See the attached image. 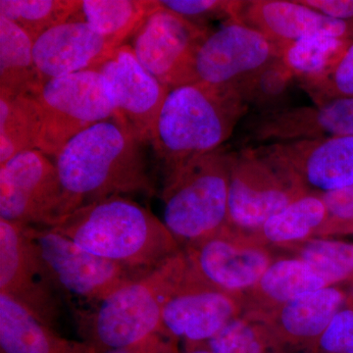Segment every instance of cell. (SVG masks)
<instances>
[{"mask_svg":"<svg viewBox=\"0 0 353 353\" xmlns=\"http://www.w3.org/2000/svg\"><path fill=\"white\" fill-rule=\"evenodd\" d=\"M143 145L116 118L101 121L69 141L54 163L71 213L109 197L152 196L154 185Z\"/></svg>","mask_w":353,"mask_h":353,"instance_id":"cell-1","label":"cell"},{"mask_svg":"<svg viewBox=\"0 0 353 353\" xmlns=\"http://www.w3.org/2000/svg\"><path fill=\"white\" fill-rule=\"evenodd\" d=\"M248 110L238 88L185 83L169 88L150 139L163 178L223 148Z\"/></svg>","mask_w":353,"mask_h":353,"instance_id":"cell-2","label":"cell"},{"mask_svg":"<svg viewBox=\"0 0 353 353\" xmlns=\"http://www.w3.org/2000/svg\"><path fill=\"white\" fill-rule=\"evenodd\" d=\"M52 229L97 256L138 271L152 270L182 250L163 221L127 196L81 206Z\"/></svg>","mask_w":353,"mask_h":353,"instance_id":"cell-3","label":"cell"},{"mask_svg":"<svg viewBox=\"0 0 353 353\" xmlns=\"http://www.w3.org/2000/svg\"><path fill=\"white\" fill-rule=\"evenodd\" d=\"M187 269L188 260L182 250L101 303L74 311L82 341L103 353L161 332L165 304Z\"/></svg>","mask_w":353,"mask_h":353,"instance_id":"cell-4","label":"cell"},{"mask_svg":"<svg viewBox=\"0 0 353 353\" xmlns=\"http://www.w3.org/2000/svg\"><path fill=\"white\" fill-rule=\"evenodd\" d=\"M232 155L221 148L163 178V223L181 248L229 229Z\"/></svg>","mask_w":353,"mask_h":353,"instance_id":"cell-5","label":"cell"},{"mask_svg":"<svg viewBox=\"0 0 353 353\" xmlns=\"http://www.w3.org/2000/svg\"><path fill=\"white\" fill-rule=\"evenodd\" d=\"M309 190L294 169L267 145L232 155L229 231L246 238Z\"/></svg>","mask_w":353,"mask_h":353,"instance_id":"cell-6","label":"cell"},{"mask_svg":"<svg viewBox=\"0 0 353 353\" xmlns=\"http://www.w3.org/2000/svg\"><path fill=\"white\" fill-rule=\"evenodd\" d=\"M25 229L53 284L62 297L68 299L74 311L101 303L116 290L148 273L97 256L50 228Z\"/></svg>","mask_w":353,"mask_h":353,"instance_id":"cell-7","label":"cell"},{"mask_svg":"<svg viewBox=\"0 0 353 353\" xmlns=\"http://www.w3.org/2000/svg\"><path fill=\"white\" fill-rule=\"evenodd\" d=\"M278 57L277 46L261 32L241 21H228L196 44L170 88L185 83L238 88Z\"/></svg>","mask_w":353,"mask_h":353,"instance_id":"cell-8","label":"cell"},{"mask_svg":"<svg viewBox=\"0 0 353 353\" xmlns=\"http://www.w3.org/2000/svg\"><path fill=\"white\" fill-rule=\"evenodd\" d=\"M41 113L39 150L55 157L74 137L101 121L116 117L105 82L97 69L43 83L36 94Z\"/></svg>","mask_w":353,"mask_h":353,"instance_id":"cell-9","label":"cell"},{"mask_svg":"<svg viewBox=\"0 0 353 353\" xmlns=\"http://www.w3.org/2000/svg\"><path fill=\"white\" fill-rule=\"evenodd\" d=\"M54 161L41 150L0 165V219L21 226L57 227L70 215Z\"/></svg>","mask_w":353,"mask_h":353,"instance_id":"cell-10","label":"cell"},{"mask_svg":"<svg viewBox=\"0 0 353 353\" xmlns=\"http://www.w3.org/2000/svg\"><path fill=\"white\" fill-rule=\"evenodd\" d=\"M0 294L10 297L46 326L54 329L62 297L28 236L25 226L0 219Z\"/></svg>","mask_w":353,"mask_h":353,"instance_id":"cell-11","label":"cell"},{"mask_svg":"<svg viewBox=\"0 0 353 353\" xmlns=\"http://www.w3.org/2000/svg\"><path fill=\"white\" fill-rule=\"evenodd\" d=\"M243 314L238 296L204 282L188 261L183 280L165 304L161 332L185 345H197L206 343Z\"/></svg>","mask_w":353,"mask_h":353,"instance_id":"cell-12","label":"cell"},{"mask_svg":"<svg viewBox=\"0 0 353 353\" xmlns=\"http://www.w3.org/2000/svg\"><path fill=\"white\" fill-rule=\"evenodd\" d=\"M94 69L103 77L116 119L141 143H150L169 88L141 64L130 44L118 48Z\"/></svg>","mask_w":353,"mask_h":353,"instance_id":"cell-13","label":"cell"},{"mask_svg":"<svg viewBox=\"0 0 353 353\" xmlns=\"http://www.w3.org/2000/svg\"><path fill=\"white\" fill-rule=\"evenodd\" d=\"M190 268L204 282L240 296L259 282L275 260L267 246L224 233L183 248Z\"/></svg>","mask_w":353,"mask_h":353,"instance_id":"cell-14","label":"cell"},{"mask_svg":"<svg viewBox=\"0 0 353 353\" xmlns=\"http://www.w3.org/2000/svg\"><path fill=\"white\" fill-rule=\"evenodd\" d=\"M246 132V139L259 145L353 137V97L256 114L248 123Z\"/></svg>","mask_w":353,"mask_h":353,"instance_id":"cell-15","label":"cell"},{"mask_svg":"<svg viewBox=\"0 0 353 353\" xmlns=\"http://www.w3.org/2000/svg\"><path fill=\"white\" fill-rule=\"evenodd\" d=\"M211 29L197 27L160 6L139 26L131 48L141 64L170 88L176 74Z\"/></svg>","mask_w":353,"mask_h":353,"instance_id":"cell-16","label":"cell"},{"mask_svg":"<svg viewBox=\"0 0 353 353\" xmlns=\"http://www.w3.org/2000/svg\"><path fill=\"white\" fill-rule=\"evenodd\" d=\"M120 48L79 18L48 30L34 41V63L43 83L97 68Z\"/></svg>","mask_w":353,"mask_h":353,"instance_id":"cell-17","label":"cell"},{"mask_svg":"<svg viewBox=\"0 0 353 353\" xmlns=\"http://www.w3.org/2000/svg\"><path fill=\"white\" fill-rule=\"evenodd\" d=\"M238 21L261 32L278 50L317 34L353 41V21L331 19L299 0L241 1Z\"/></svg>","mask_w":353,"mask_h":353,"instance_id":"cell-18","label":"cell"},{"mask_svg":"<svg viewBox=\"0 0 353 353\" xmlns=\"http://www.w3.org/2000/svg\"><path fill=\"white\" fill-rule=\"evenodd\" d=\"M266 145L294 169L310 192L326 194L353 185V137Z\"/></svg>","mask_w":353,"mask_h":353,"instance_id":"cell-19","label":"cell"},{"mask_svg":"<svg viewBox=\"0 0 353 353\" xmlns=\"http://www.w3.org/2000/svg\"><path fill=\"white\" fill-rule=\"evenodd\" d=\"M350 296V290L331 285L301 294L257 318L270 327L288 350L312 353L316 343Z\"/></svg>","mask_w":353,"mask_h":353,"instance_id":"cell-20","label":"cell"},{"mask_svg":"<svg viewBox=\"0 0 353 353\" xmlns=\"http://www.w3.org/2000/svg\"><path fill=\"white\" fill-rule=\"evenodd\" d=\"M331 287L303 260L297 257L272 262L252 289L239 296L243 314L261 317L296 297Z\"/></svg>","mask_w":353,"mask_h":353,"instance_id":"cell-21","label":"cell"},{"mask_svg":"<svg viewBox=\"0 0 353 353\" xmlns=\"http://www.w3.org/2000/svg\"><path fill=\"white\" fill-rule=\"evenodd\" d=\"M0 352L3 353H101L83 341L69 340L0 294Z\"/></svg>","mask_w":353,"mask_h":353,"instance_id":"cell-22","label":"cell"},{"mask_svg":"<svg viewBox=\"0 0 353 353\" xmlns=\"http://www.w3.org/2000/svg\"><path fill=\"white\" fill-rule=\"evenodd\" d=\"M327 220V208L321 196L309 192L292 202L264 223L245 240L262 246H285L317 238Z\"/></svg>","mask_w":353,"mask_h":353,"instance_id":"cell-23","label":"cell"},{"mask_svg":"<svg viewBox=\"0 0 353 353\" xmlns=\"http://www.w3.org/2000/svg\"><path fill=\"white\" fill-rule=\"evenodd\" d=\"M34 41L0 16V97H36L43 85L34 63Z\"/></svg>","mask_w":353,"mask_h":353,"instance_id":"cell-24","label":"cell"},{"mask_svg":"<svg viewBox=\"0 0 353 353\" xmlns=\"http://www.w3.org/2000/svg\"><path fill=\"white\" fill-rule=\"evenodd\" d=\"M352 43L317 34L283 46L279 50V57L303 87L328 76Z\"/></svg>","mask_w":353,"mask_h":353,"instance_id":"cell-25","label":"cell"},{"mask_svg":"<svg viewBox=\"0 0 353 353\" xmlns=\"http://www.w3.org/2000/svg\"><path fill=\"white\" fill-rule=\"evenodd\" d=\"M41 113L34 97H0V165L38 150Z\"/></svg>","mask_w":353,"mask_h":353,"instance_id":"cell-26","label":"cell"},{"mask_svg":"<svg viewBox=\"0 0 353 353\" xmlns=\"http://www.w3.org/2000/svg\"><path fill=\"white\" fill-rule=\"evenodd\" d=\"M157 6V1L145 0H83L76 18L122 46Z\"/></svg>","mask_w":353,"mask_h":353,"instance_id":"cell-27","label":"cell"},{"mask_svg":"<svg viewBox=\"0 0 353 353\" xmlns=\"http://www.w3.org/2000/svg\"><path fill=\"white\" fill-rule=\"evenodd\" d=\"M77 0H0V16L37 41L48 30L73 19L81 10Z\"/></svg>","mask_w":353,"mask_h":353,"instance_id":"cell-28","label":"cell"},{"mask_svg":"<svg viewBox=\"0 0 353 353\" xmlns=\"http://www.w3.org/2000/svg\"><path fill=\"white\" fill-rule=\"evenodd\" d=\"M294 257L303 260L329 285L352 284L353 243L331 240L328 238H312L285 246Z\"/></svg>","mask_w":353,"mask_h":353,"instance_id":"cell-29","label":"cell"},{"mask_svg":"<svg viewBox=\"0 0 353 353\" xmlns=\"http://www.w3.org/2000/svg\"><path fill=\"white\" fill-rule=\"evenodd\" d=\"M203 343L212 353H288L266 323L248 314L239 316Z\"/></svg>","mask_w":353,"mask_h":353,"instance_id":"cell-30","label":"cell"},{"mask_svg":"<svg viewBox=\"0 0 353 353\" xmlns=\"http://www.w3.org/2000/svg\"><path fill=\"white\" fill-rule=\"evenodd\" d=\"M294 80L278 57L241 83L238 90L248 108L252 106L256 114L271 112L285 108L283 103Z\"/></svg>","mask_w":353,"mask_h":353,"instance_id":"cell-31","label":"cell"},{"mask_svg":"<svg viewBox=\"0 0 353 353\" xmlns=\"http://www.w3.org/2000/svg\"><path fill=\"white\" fill-rule=\"evenodd\" d=\"M162 7L180 16L188 22L206 28L210 21L225 19L238 21L241 1L224 0H161Z\"/></svg>","mask_w":353,"mask_h":353,"instance_id":"cell-32","label":"cell"},{"mask_svg":"<svg viewBox=\"0 0 353 353\" xmlns=\"http://www.w3.org/2000/svg\"><path fill=\"white\" fill-rule=\"evenodd\" d=\"M303 88L315 104L330 99L353 97V41L328 76L303 85Z\"/></svg>","mask_w":353,"mask_h":353,"instance_id":"cell-33","label":"cell"},{"mask_svg":"<svg viewBox=\"0 0 353 353\" xmlns=\"http://www.w3.org/2000/svg\"><path fill=\"white\" fill-rule=\"evenodd\" d=\"M320 196L326 205L327 220L317 238L353 236V185Z\"/></svg>","mask_w":353,"mask_h":353,"instance_id":"cell-34","label":"cell"},{"mask_svg":"<svg viewBox=\"0 0 353 353\" xmlns=\"http://www.w3.org/2000/svg\"><path fill=\"white\" fill-rule=\"evenodd\" d=\"M312 353H353V297L336 313Z\"/></svg>","mask_w":353,"mask_h":353,"instance_id":"cell-35","label":"cell"},{"mask_svg":"<svg viewBox=\"0 0 353 353\" xmlns=\"http://www.w3.org/2000/svg\"><path fill=\"white\" fill-rule=\"evenodd\" d=\"M178 343L175 339L159 332L134 345L116 348L103 353H181Z\"/></svg>","mask_w":353,"mask_h":353,"instance_id":"cell-36","label":"cell"},{"mask_svg":"<svg viewBox=\"0 0 353 353\" xmlns=\"http://www.w3.org/2000/svg\"><path fill=\"white\" fill-rule=\"evenodd\" d=\"M331 19L353 21V0H299Z\"/></svg>","mask_w":353,"mask_h":353,"instance_id":"cell-37","label":"cell"},{"mask_svg":"<svg viewBox=\"0 0 353 353\" xmlns=\"http://www.w3.org/2000/svg\"><path fill=\"white\" fill-rule=\"evenodd\" d=\"M181 353H212L204 343L185 345V350Z\"/></svg>","mask_w":353,"mask_h":353,"instance_id":"cell-38","label":"cell"},{"mask_svg":"<svg viewBox=\"0 0 353 353\" xmlns=\"http://www.w3.org/2000/svg\"><path fill=\"white\" fill-rule=\"evenodd\" d=\"M350 294H352V296L353 297V283H352V284L350 285Z\"/></svg>","mask_w":353,"mask_h":353,"instance_id":"cell-39","label":"cell"},{"mask_svg":"<svg viewBox=\"0 0 353 353\" xmlns=\"http://www.w3.org/2000/svg\"><path fill=\"white\" fill-rule=\"evenodd\" d=\"M0 353H3V352H0Z\"/></svg>","mask_w":353,"mask_h":353,"instance_id":"cell-40","label":"cell"}]
</instances>
